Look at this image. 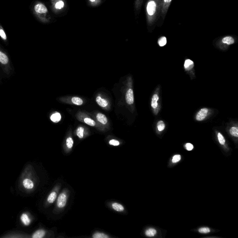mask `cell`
<instances>
[{
	"instance_id": "obj_1",
	"label": "cell",
	"mask_w": 238,
	"mask_h": 238,
	"mask_svg": "<svg viewBox=\"0 0 238 238\" xmlns=\"http://www.w3.org/2000/svg\"><path fill=\"white\" fill-rule=\"evenodd\" d=\"M146 9L147 26L152 27L155 23L160 14V0H149Z\"/></svg>"
},
{
	"instance_id": "obj_2",
	"label": "cell",
	"mask_w": 238,
	"mask_h": 238,
	"mask_svg": "<svg viewBox=\"0 0 238 238\" xmlns=\"http://www.w3.org/2000/svg\"><path fill=\"white\" fill-rule=\"evenodd\" d=\"M31 11L37 19L43 23H50L51 17L46 5L41 1H36L31 7Z\"/></svg>"
},
{
	"instance_id": "obj_3",
	"label": "cell",
	"mask_w": 238,
	"mask_h": 238,
	"mask_svg": "<svg viewBox=\"0 0 238 238\" xmlns=\"http://www.w3.org/2000/svg\"><path fill=\"white\" fill-rule=\"evenodd\" d=\"M51 9L56 14H60L64 12L67 8L66 0H50Z\"/></svg>"
},
{
	"instance_id": "obj_4",
	"label": "cell",
	"mask_w": 238,
	"mask_h": 238,
	"mask_svg": "<svg viewBox=\"0 0 238 238\" xmlns=\"http://www.w3.org/2000/svg\"><path fill=\"white\" fill-rule=\"evenodd\" d=\"M0 66L5 73L9 74L11 70L10 61L7 54L0 47Z\"/></svg>"
},
{
	"instance_id": "obj_5",
	"label": "cell",
	"mask_w": 238,
	"mask_h": 238,
	"mask_svg": "<svg viewBox=\"0 0 238 238\" xmlns=\"http://www.w3.org/2000/svg\"><path fill=\"white\" fill-rule=\"evenodd\" d=\"M172 0H160V14L163 19H165Z\"/></svg>"
},
{
	"instance_id": "obj_6",
	"label": "cell",
	"mask_w": 238,
	"mask_h": 238,
	"mask_svg": "<svg viewBox=\"0 0 238 238\" xmlns=\"http://www.w3.org/2000/svg\"><path fill=\"white\" fill-rule=\"evenodd\" d=\"M209 110L207 108H203L201 109L196 116V119L197 121H202L206 118L208 116Z\"/></svg>"
},
{
	"instance_id": "obj_7",
	"label": "cell",
	"mask_w": 238,
	"mask_h": 238,
	"mask_svg": "<svg viewBox=\"0 0 238 238\" xmlns=\"http://www.w3.org/2000/svg\"><path fill=\"white\" fill-rule=\"evenodd\" d=\"M67 198L65 193H61L59 195L57 200V206L59 208H63L66 206Z\"/></svg>"
},
{
	"instance_id": "obj_8",
	"label": "cell",
	"mask_w": 238,
	"mask_h": 238,
	"mask_svg": "<svg viewBox=\"0 0 238 238\" xmlns=\"http://www.w3.org/2000/svg\"><path fill=\"white\" fill-rule=\"evenodd\" d=\"M126 100L127 103L129 105H132L134 102L133 91L132 89L127 90L126 94Z\"/></svg>"
},
{
	"instance_id": "obj_9",
	"label": "cell",
	"mask_w": 238,
	"mask_h": 238,
	"mask_svg": "<svg viewBox=\"0 0 238 238\" xmlns=\"http://www.w3.org/2000/svg\"><path fill=\"white\" fill-rule=\"evenodd\" d=\"M221 42L226 45H232L235 43V39L232 36H226L222 38Z\"/></svg>"
},
{
	"instance_id": "obj_10",
	"label": "cell",
	"mask_w": 238,
	"mask_h": 238,
	"mask_svg": "<svg viewBox=\"0 0 238 238\" xmlns=\"http://www.w3.org/2000/svg\"><path fill=\"white\" fill-rule=\"evenodd\" d=\"M184 66L186 71H189L194 67V63L190 59H186L185 60Z\"/></svg>"
},
{
	"instance_id": "obj_11",
	"label": "cell",
	"mask_w": 238,
	"mask_h": 238,
	"mask_svg": "<svg viewBox=\"0 0 238 238\" xmlns=\"http://www.w3.org/2000/svg\"><path fill=\"white\" fill-rule=\"evenodd\" d=\"M159 99V97L157 94H155L153 96L151 100V106L152 108L155 109L158 107V101Z\"/></svg>"
},
{
	"instance_id": "obj_12",
	"label": "cell",
	"mask_w": 238,
	"mask_h": 238,
	"mask_svg": "<svg viewBox=\"0 0 238 238\" xmlns=\"http://www.w3.org/2000/svg\"><path fill=\"white\" fill-rule=\"evenodd\" d=\"M144 0H135L134 1V10L136 13L139 14L140 11V8L142 7Z\"/></svg>"
},
{
	"instance_id": "obj_13",
	"label": "cell",
	"mask_w": 238,
	"mask_h": 238,
	"mask_svg": "<svg viewBox=\"0 0 238 238\" xmlns=\"http://www.w3.org/2000/svg\"><path fill=\"white\" fill-rule=\"evenodd\" d=\"M97 120L98 122L101 123V124H106L107 122V119L106 116L102 113H99L97 114Z\"/></svg>"
},
{
	"instance_id": "obj_14",
	"label": "cell",
	"mask_w": 238,
	"mask_h": 238,
	"mask_svg": "<svg viewBox=\"0 0 238 238\" xmlns=\"http://www.w3.org/2000/svg\"><path fill=\"white\" fill-rule=\"evenodd\" d=\"M23 185L24 188L28 189H31L34 187V183L31 180L29 179H26L23 182Z\"/></svg>"
},
{
	"instance_id": "obj_15",
	"label": "cell",
	"mask_w": 238,
	"mask_h": 238,
	"mask_svg": "<svg viewBox=\"0 0 238 238\" xmlns=\"http://www.w3.org/2000/svg\"><path fill=\"white\" fill-rule=\"evenodd\" d=\"M96 101L98 105H100V106L102 107H105L107 106L108 105V102L105 99L101 98L100 96L97 97L96 99Z\"/></svg>"
},
{
	"instance_id": "obj_16",
	"label": "cell",
	"mask_w": 238,
	"mask_h": 238,
	"mask_svg": "<svg viewBox=\"0 0 238 238\" xmlns=\"http://www.w3.org/2000/svg\"><path fill=\"white\" fill-rule=\"evenodd\" d=\"M21 219L24 225L25 226H28L30 223V219L26 213H23L21 217Z\"/></svg>"
},
{
	"instance_id": "obj_17",
	"label": "cell",
	"mask_w": 238,
	"mask_h": 238,
	"mask_svg": "<svg viewBox=\"0 0 238 238\" xmlns=\"http://www.w3.org/2000/svg\"><path fill=\"white\" fill-rule=\"evenodd\" d=\"M112 208L117 212H122L124 211V206H123L121 204H119L118 203L115 202L113 203L112 204Z\"/></svg>"
},
{
	"instance_id": "obj_18",
	"label": "cell",
	"mask_w": 238,
	"mask_h": 238,
	"mask_svg": "<svg viewBox=\"0 0 238 238\" xmlns=\"http://www.w3.org/2000/svg\"><path fill=\"white\" fill-rule=\"evenodd\" d=\"M102 0H88V5L92 7H96L100 5Z\"/></svg>"
},
{
	"instance_id": "obj_19",
	"label": "cell",
	"mask_w": 238,
	"mask_h": 238,
	"mask_svg": "<svg viewBox=\"0 0 238 238\" xmlns=\"http://www.w3.org/2000/svg\"><path fill=\"white\" fill-rule=\"evenodd\" d=\"M51 120L54 122H58L61 119V116L59 113H56L52 114L50 117Z\"/></svg>"
},
{
	"instance_id": "obj_20",
	"label": "cell",
	"mask_w": 238,
	"mask_h": 238,
	"mask_svg": "<svg viewBox=\"0 0 238 238\" xmlns=\"http://www.w3.org/2000/svg\"><path fill=\"white\" fill-rule=\"evenodd\" d=\"M45 235V232L43 230H39L36 231L33 234L32 237L33 238H41L43 237Z\"/></svg>"
},
{
	"instance_id": "obj_21",
	"label": "cell",
	"mask_w": 238,
	"mask_h": 238,
	"mask_svg": "<svg viewBox=\"0 0 238 238\" xmlns=\"http://www.w3.org/2000/svg\"><path fill=\"white\" fill-rule=\"evenodd\" d=\"M157 233V231L155 228H150L147 230L145 232V235L148 237H153Z\"/></svg>"
},
{
	"instance_id": "obj_22",
	"label": "cell",
	"mask_w": 238,
	"mask_h": 238,
	"mask_svg": "<svg viewBox=\"0 0 238 238\" xmlns=\"http://www.w3.org/2000/svg\"><path fill=\"white\" fill-rule=\"evenodd\" d=\"M0 37L3 41H5V42L7 41V36L6 35L5 30H4L1 23H0Z\"/></svg>"
},
{
	"instance_id": "obj_23",
	"label": "cell",
	"mask_w": 238,
	"mask_h": 238,
	"mask_svg": "<svg viewBox=\"0 0 238 238\" xmlns=\"http://www.w3.org/2000/svg\"><path fill=\"white\" fill-rule=\"evenodd\" d=\"M56 197L57 193L55 192H52L50 194V195L48 196L47 199V202L50 203H53L56 200Z\"/></svg>"
},
{
	"instance_id": "obj_24",
	"label": "cell",
	"mask_w": 238,
	"mask_h": 238,
	"mask_svg": "<svg viewBox=\"0 0 238 238\" xmlns=\"http://www.w3.org/2000/svg\"><path fill=\"white\" fill-rule=\"evenodd\" d=\"M230 134L234 137H238V127H232L229 130Z\"/></svg>"
},
{
	"instance_id": "obj_25",
	"label": "cell",
	"mask_w": 238,
	"mask_h": 238,
	"mask_svg": "<svg viewBox=\"0 0 238 238\" xmlns=\"http://www.w3.org/2000/svg\"><path fill=\"white\" fill-rule=\"evenodd\" d=\"M167 41L166 37L162 36L158 39V43L160 47H163L166 45Z\"/></svg>"
},
{
	"instance_id": "obj_26",
	"label": "cell",
	"mask_w": 238,
	"mask_h": 238,
	"mask_svg": "<svg viewBox=\"0 0 238 238\" xmlns=\"http://www.w3.org/2000/svg\"><path fill=\"white\" fill-rule=\"evenodd\" d=\"M72 102L74 104H76L78 106H80L83 104V100L82 99L79 97H74L72 99Z\"/></svg>"
},
{
	"instance_id": "obj_27",
	"label": "cell",
	"mask_w": 238,
	"mask_h": 238,
	"mask_svg": "<svg viewBox=\"0 0 238 238\" xmlns=\"http://www.w3.org/2000/svg\"><path fill=\"white\" fill-rule=\"evenodd\" d=\"M157 127L158 131H160V132H162V131H163L164 129H165V123L163 120H160L157 122Z\"/></svg>"
},
{
	"instance_id": "obj_28",
	"label": "cell",
	"mask_w": 238,
	"mask_h": 238,
	"mask_svg": "<svg viewBox=\"0 0 238 238\" xmlns=\"http://www.w3.org/2000/svg\"><path fill=\"white\" fill-rule=\"evenodd\" d=\"M77 136H78L79 138L81 139L84 136V129L82 127H78L76 131Z\"/></svg>"
},
{
	"instance_id": "obj_29",
	"label": "cell",
	"mask_w": 238,
	"mask_h": 238,
	"mask_svg": "<svg viewBox=\"0 0 238 238\" xmlns=\"http://www.w3.org/2000/svg\"><path fill=\"white\" fill-rule=\"evenodd\" d=\"M66 144L67 146L69 149H72L73 146L74 141L73 140L71 137H69L66 140Z\"/></svg>"
},
{
	"instance_id": "obj_30",
	"label": "cell",
	"mask_w": 238,
	"mask_h": 238,
	"mask_svg": "<svg viewBox=\"0 0 238 238\" xmlns=\"http://www.w3.org/2000/svg\"><path fill=\"white\" fill-rule=\"evenodd\" d=\"M84 121L87 124L91 126L94 127L96 125V122L90 118H85Z\"/></svg>"
},
{
	"instance_id": "obj_31",
	"label": "cell",
	"mask_w": 238,
	"mask_h": 238,
	"mask_svg": "<svg viewBox=\"0 0 238 238\" xmlns=\"http://www.w3.org/2000/svg\"><path fill=\"white\" fill-rule=\"evenodd\" d=\"M93 237L94 238H109V236L104 233L97 232L94 233L93 236Z\"/></svg>"
},
{
	"instance_id": "obj_32",
	"label": "cell",
	"mask_w": 238,
	"mask_h": 238,
	"mask_svg": "<svg viewBox=\"0 0 238 238\" xmlns=\"http://www.w3.org/2000/svg\"><path fill=\"white\" fill-rule=\"evenodd\" d=\"M218 139L219 142L221 145H224L225 143L226 140L224 138V136H222V134L220 133H218Z\"/></svg>"
},
{
	"instance_id": "obj_33",
	"label": "cell",
	"mask_w": 238,
	"mask_h": 238,
	"mask_svg": "<svg viewBox=\"0 0 238 238\" xmlns=\"http://www.w3.org/2000/svg\"><path fill=\"white\" fill-rule=\"evenodd\" d=\"M199 232L201 233H208L210 232V229L208 228H202L199 229Z\"/></svg>"
},
{
	"instance_id": "obj_34",
	"label": "cell",
	"mask_w": 238,
	"mask_h": 238,
	"mask_svg": "<svg viewBox=\"0 0 238 238\" xmlns=\"http://www.w3.org/2000/svg\"><path fill=\"white\" fill-rule=\"evenodd\" d=\"M180 159H181V156L180 155H177L173 156L172 161L173 163H176L180 161Z\"/></svg>"
},
{
	"instance_id": "obj_35",
	"label": "cell",
	"mask_w": 238,
	"mask_h": 238,
	"mask_svg": "<svg viewBox=\"0 0 238 238\" xmlns=\"http://www.w3.org/2000/svg\"><path fill=\"white\" fill-rule=\"evenodd\" d=\"M110 145H112V146H118L120 145V142L119 141L116 140H110L109 142Z\"/></svg>"
},
{
	"instance_id": "obj_36",
	"label": "cell",
	"mask_w": 238,
	"mask_h": 238,
	"mask_svg": "<svg viewBox=\"0 0 238 238\" xmlns=\"http://www.w3.org/2000/svg\"><path fill=\"white\" fill-rule=\"evenodd\" d=\"M185 147H186V150H188V151H191V150H192L193 149V144H191V143H186V145H185Z\"/></svg>"
}]
</instances>
